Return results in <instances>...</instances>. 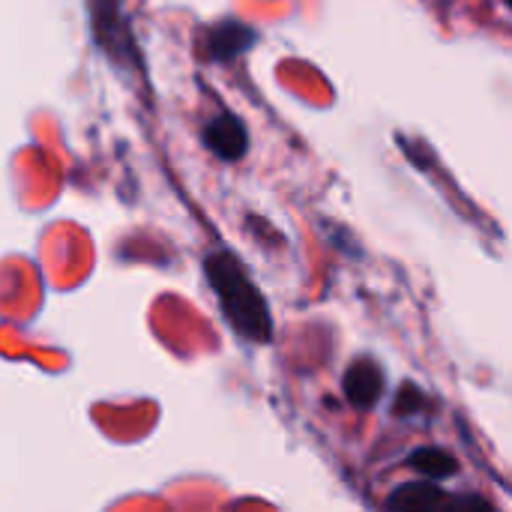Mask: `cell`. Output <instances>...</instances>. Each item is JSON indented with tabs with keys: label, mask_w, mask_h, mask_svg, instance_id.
<instances>
[{
	"label": "cell",
	"mask_w": 512,
	"mask_h": 512,
	"mask_svg": "<svg viewBox=\"0 0 512 512\" xmlns=\"http://www.w3.org/2000/svg\"><path fill=\"white\" fill-rule=\"evenodd\" d=\"M405 465L411 471H417L420 477H429L438 483L459 474V459L453 453H447L444 447H417L414 453H408Z\"/></svg>",
	"instance_id": "obj_7"
},
{
	"label": "cell",
	"mask_w": 512,
	"mask_h": 512,
	"mask_svg": "<svg viewBox=\"0 0 512 512\" xmlns=\"http://www.w3.org/2000/svg\"><path fill=\"white\" fill-rule=\"evenodd\" d=\"M87 27L93 48L117 69L147 81V63L132 33V21L123 9V0H84Z\"/></svg>",
	"instance_id": "obj_2"
},
{
	"label": "cell",
	"mask_w": 512,
	"mask_h": 512,
	"mask_svg": "<svg viewBox=\"0 0 512 512\" xmlns=\"http://www.w3.org/2000/svg\"><path fill=\"white\" fill-rule=\"evenodd\" d=\"M201 144L219 159V162H240L249 153V129L246 120L237 117L228 108H219L204 126H201Z\"/></svg>",
	"instance_id": "obj_4"
},
{
	"label": "cell",
	"mask_w": 512,
	"mask_h": 512,
	"mask_svg": "<svg viewBox=\"0 0 512 512\" xmlns=\"http://www.w3.org/2000/svg\"><path fill=\"white\" fill-rule=\"evenodd\" d=\"M261 33L243 21V18H234V15H225L219 21H213L204 36H201V51H204V60L210 63H222V66H231L237 63L243 54H249L255 45H258Z\"/></svg>",
	"instance_id": "obj_3"
},
{
	"label": "cell",
	"mask_w": 512,
	"mask_h": 512,
	"mask_svg": "<svg viewBox=\"0 0 512 512\" xmlns=\"http://www.w3.org/2000/svg\"><path fill=\"white\" fill-rule=\"evenodd\" d=\"M435 405H432V399H429V393L420 387V384H414V381H405L402 387H399V393H396V399H393V417H399V420H414V417H420V414H429Z\"/></svg>",
	"instance_id": "obj_8"
},
{
	"label": "cell",
	"mask_w": 512,
	"mask_h": 512,
	"mask_svg": "<svg viewBox=\"0 0 512 512\" xmlns=\"http://www.w3.org/2000/svg\"><path fill=\"white\" fill-rule=\"evenodd\" d=\"M387 510H438V507H450L453 510V495H447L438 480H423V483H405V486H396L387 501H384Z\"/></svg>",
	"instance_id": "obj_6"
},
{
	"label": "cell",
	"mask_w": 512,
	"mask_h": 512,
	"mask_svg": "<svg viewBox=\"0 0 512 512\" xmlns=\"http://www.w3.org/2000/svg\"><path fill=\"white\" fill-rule=\"evenodd\" d=\"M204 279L216 294L222 318L240 339L252 345L273 342L276 327H273L270 303L264 291L255 285V279L249 276L246 264L228 246H213L204 255Z\"/></svg>",
	"instance_id": "obj_1"
},
{
	"label": "cell",
	"mask_w": 512,
	"mask_h": 512,
	"mask_svg": "<svg viewBox=\"0 0 512 512\" xmlns=\"http://www.w3.org/2000/svg\"><path fill=\"white\" fill-rule=\"evenodd\" d=\"M384 390H387V375L375 357H357L348 363L342 375V393L354 411H363V414L375 411L384 399Z\"/></svg>",
	"instance_id": "obj_5"
},
{
	"label": "cell",
	"mask_w": 512,
	"mask_h": 512,
	"mask_svg": "<svg viewBox=\"0 0 512 512\" xmlns=\"http://www.w3.org/2000/svg\"><path fill=\"white\" fill-rule=\"evenodd\" d=\"M504 3H507V6H510V9H512V0H504Z\"/></svg>",
	"instance_id": "obj_9"
}]
</instances>
